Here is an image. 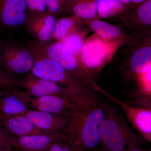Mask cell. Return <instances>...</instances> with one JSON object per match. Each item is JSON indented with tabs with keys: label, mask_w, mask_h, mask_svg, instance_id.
<instances>
[{
	"label": "cell",
	"mask_w": 151,
	"mask_h": 151,
	"mask_svg": "<svg viewBox=\"0 0 151 151\" xmlns=\"http://www.w3.org/2000/svg\"><path fill=\"white\" fill-rule=\"evenodd\" d=\"M103 102L91 85H85L74 97L68 122L60 133L85 151H97L104 115Z\"/></svg>",
	"instance_id": "obj_1"
},
{
	"label": "cell",
	"mask_w": 151,
	"mask_h": 151,
	"mask_svg": "<svg viewBox=\"0 0 151 151\" xmlns=\"http://www.w3.org/2000/svg\"><path fill=\"white\" fill-rule=\"evenodd\" d=\"M103 119L100 127L103 151H127L142 148L145 140L130 128L116 107L103 101Z\"/></svg>",
	"instance_id": "obj_2"
},
{
	"label": "cell",
	"mask_w": 151,
	"mask_h": 151,
	"mask_svg": "<svg viewBox=\"0 0 151 151\" xmlns=\"http://www.w3.org/2000/svg\"><path fill=\"white\" fill-rule=\"evenodd\" d=\"M93 89L116 103L124 111L133 128L146 141L151 142V108L133 105L122 101L111 95L96 83L91 85Z\"/></svg>",
	"instance_id": "obj_3"
},
{
	"label": "cell",
	"mask_w": 151,
	"mask_h": 151,
	"mask_svg": "<svg viewBox=\"0 0 151 151\" xmlns=\"http://www.w3.org/2000/svg\"><path fill=\"white\" fill-rule=\"evenodd\" d=\"M32 75L53 81L70 88L80 90L85 84L61 65L47 57H37L31 70Z\"/></svg>",
	"instance_id": "obj_4"
},
{
	"label": "cell",
	"mask_w": 151,
	"mask_h": 151,
	"mask_svg": "<svg viewBox=\"0 0 151 151\" xmlns=\"http://www.w3.org/2000/svg\"><path fill=\"white\" fill-rule=\"evenodd\" d=\"M45 53V56L61 65L83 84L91 85L94 82L92 76L84 67L79 58L70 53L58 42L47 46Z\"/></svg>",
	"instance_id": "obj_5"
},
{
	"label": "cell",
	"mask_w": 151,
	"mask_h": 151,
	"mask_svg": "<svg viewBox=\"0 0 151 151\" xmlns=\"http://www.w3.org/2000/svg\"><path fill=\"white\" fill-rule=\"evenodd\" d=\"M19 86L23 87L34 97L52 95L73 98L82 89H73L49 80L37 78L32 74L27 76L23 80L19 81Z\"/></svg>",
	"instance_id": "obj_6"
},
{
	"label": "cell",
	"mask_w": 151,
	"mask_h": 151,
	"mask_svg": "<svg viewBox=\"0 0 151 151\" xmlns=\"http://www.w3.org/2000/svg\"><path fill=\"white\" fill-rule=\"evenodd\" d=\"M64 135L58 133H46L11 137L9 144L16 151H45L57 140Z\"/></svg>",
	"instance_id": "obj_7"
},
{
	"label": "cell",
	"mask_w": 151,
	"mask_h": 151,
	"mask_svg": "<svg viewBox=\"0 0 151 151\" xmlns=\"http://www.w3.org/2000/svg\"><path fill=\"white\" fill-rule=\"evenodd\" d=\"M32 96L26 91L6 90L0 95V115H24L30 109Z\"/></svg>",
	"instance_id": "obj_8"
},
{
	"label": "cell",
	"mask_w": 151,
	"mask_h": 151,
	"mask_svg": "<svg viewBox=\"0 0 151 151\" xmlns=\"http://www.w3.org/2000/svg\"><path fill=\"white\" fill-rule=\"evenodd\" d=\"M1 61L8 73L24 74L31 70L35 58L31 53L26 50L9 48L3 53Z\"/></svg>",
	"instance_id": "obj_9"
},
{
	"label": "cell",
	"mask_w": 151,
	"mask_h": 151,
	"mask_svg": "<svg viewBox=\"0 0 151 151\" xmlns=\"http://www.w3.org/2000/svg\"><path fill=\"white\" fill-rule=\"evenodd\" d=\"M74 98L52 95L32 97L30 108L68 117L74 105Z\"/></svg>",
	"instance_id": "obj_10"
},
{
	"label": "cell",
	"mask_w": 151,
	"mask_h": 151,
	"mask_svg": "<svg viewBox=\"0 0 151 151\" xmlns=\"http://www.w3.org/2000/svg\"><path fill=\"white\" fill-rule=\"evenodd\" d=\"M25 116L39 129L46 133H60L67 125L68 116L29 109Z\"/></svg>",
	"instance_id": "obj_11"
},
{
	"label": "cell",
	"mask_w": 151,
	"mask_h": 151,
	"mask_svg": "<svg viewBox=\"0 0 151 151\" xmlns=\"http://www.w3.org/2000/svg\"><path fill=\"white\" fill-rule=\"evenodd\" d=\"M28 10L26 0H0V22L9 27L19 26L25 21Z\"/></svg>",
	"instance_id": "obj_12"
},
{
	"label": "cell",
	"mask_w": 151,
	"mask_h": 151,
	"mask_svg": "<svg viewBox=\"0 0 151 151\" xmlns=\"http://www.w3.org/2000/svg\"><path fill=\"white\" fill-rule=\"evenodd\" d=\"M108 51V46L103 41L91 39L84 43L79 59L92 76L90 70L102 65Z\"/></svg>",
	"instance_id": "obj_13"
},
{
	"label": "cell",
	"mask_w": 151,
	"mask_h": 151,
	"mask_svg": "<svg viewBox=\"0 0 151 151\" xmlns=\"http://www.w3.org/2000/svg\"><path fill=\"white\" fill-rule=\"evenodd\" d=\"M0 124L10 137H21L46 133L39 129L24 115H0Z\"/></svg>",
	"instance_id": "obj_14"
},
{
	"label": "cell",
	"mask_w": 151,
	"mask_h": 151,
	"mask_svg": "<svg viewBox=\"0 0 151 151\" xmlns=\"http://www.w3.org/2000/svg\"><path fill=\"white\" fill-rule=\"evenodd\" d=\"M86 22L98 36L106 41L120 43L127 37L119 27L104 21L97 19L86 21Z\"/></svg>",
	"instance_id": "obj_15"
},
{
	"label": "cell",
	"mask_w": 151,
	"mask_h": 151,
	"mask_svg": "<svg viewBox=\"0 0 151 151\" xmlns=\"http://www.w3.org/2000/svg\"><path fill=\"white\" fill-rule=\"evenodd\" d=\"M56 22L54 15L47 12L38 14L33 21L32 28L40 40L45 42L51 39Z\"/></svg>",
	"instance_id": "obj_16"
},
{
	"label": "cell",
	"mask_w": 151,
	"mask_h": 151,
	"mask_svg": "<svg viewBox=\"0 0 151 151\" xmlns=\"http://www.w3.org/2000/svg\"><path fill=\"white\" fill-rule=\"evenodd\" d=\"M130 65L136 76L151 70V47H142L137 50L132 55Z\"/></svg>",
	"instance_id": "obj_17"
},
{
	"label": "cell",
	"mask_w": 151,
	"mask_h": 151,
	"mask_svg": "<svg viewBox=\"0 0 151 151\" xmlns=\"http://www.w3.org/2000/svg\"><path fill=\"white\" fill-rule=\"evenodd\" d=\"M98 17L108 18L124 14L126 16L133 6L127 5L118 0H97Z\"/></svg>",
	"instance_id": "obj_18"
},
{
	"label": "cell",
	"mask_w": 151,
	"mask_h": 151,
	"mask_svg": "<svg viewBox=\"0 0 151 151\" xmlns=\"http://www.w3.org/2000/svg\"><path fill=\"white\" fill-rule=\"evenodd\" d=\"M70 10L78 20L89 21L99 17L97 0H79Z\"/></svg>",
	"instance_id": "obj_19"
},
{
	"label": "cell",
	"mask_w": 151,
	"mask_h": 151,
	"mask_svg": "<svg viewBox=\"0 0 151 151\" xmlns=\"http://www.w3.org/2000/svg\"><path fill=\"white\" fill-rule=\"evenodd\" d=\"M126 17H131L134 21L140 22L146 26L151 25V0H147L133 6L128 12Z\"/></svg>",
	"instance_id": "obj_20"
},
{
	"label": "cell",
	"mask_w": 151,
	"mask_h": 151,
	"mask_svg": "<svg viewBox=\"0 0 151 151\" xmlns=\"http://www.w3.org/2000/svg\"><path fill=\"white\" fill-rule=\"evenodd\" d=\"M76 19L73 17H63L57 21L52 37L59 41L71 33L76 32Z\"/></svg>",
	"instance_id": "obj_21"
},
{
	"label": "cell",
	"mask_w": 151,
	"mask_h": 151,
	"mask_svg": "<svg viewBox=\"0 0 151 151\" xmlns=\"http://www.w3.org/2000/svg\"><path fill=\"white\" fill-rule=\"evenodd\" d=\"M58 42L70 53L79 58L84 44V37L81 34L77 32H72Z\"/></svg>",
	"instance_id": "obj_22"
},
{
	"label": "cell",
	"mask_w": 151,
	"mask_h": 151,
	"mask_svg": "<svg viewBox=\"0 0 151 151\" xmlns=\"http://www.w3.org/2000/svg\"><path fill=\"white\" fill-rule=\"evenodd\" d=\"M151 70L136 76L138 80V89L134 95L143 98H151Z\"/></svg>",
	"instance_id": "obj_23"
},
{
	"label": "cell",
	"mask_w": 151,
	"mask_h": 151,
	"mask_svg": "<svg viewBox=\"0 0 151 151\" xmlns=\"http://www.w3.org/2000/svg\"><path fill=\"white\" fill-rule=\"evenodd\" d=\"M45 151H85L65 136L52 143Z\"/></svg>",
	"instance_id": "obj_24"
},
{
	"label": "cell",
	"mask_w": 151,
	"mask_h": 151,
	"mask_svg": "<svg viewBox=\"0 0 151 151\" xmlns=\"http://www.w3.org/2000/svg\"><path fill=\"white\" fill-rule=\"evenodd\" d=\"M19 86V81H18L6 71L0 69V89L6 91L15 89Z\"/></svg>",
	"instance_id": "obj_25"
},
{
	"label": "cell",
	"mask_w": 151,
	"mask_h": 151,
	"mask_svg": "<svg viewBox=\"0 0 151 151\" xmlns=\"http://www.w3.org/2000/svg\"><path fill=\"white\" fill-rule=\"evenodd\" d=\"M28 10L38 14L47 12L46 0H26Z\"/></svg>",
	"instance_id": "obj_26"
},
{
	"label": "cell",
	"mask_w": 151,
	"mask_h": 151,
	"mask_svg": "<svg viewBox=\"0 0 151 151\" xmlns=\"http://www.w3.org/2000/svg\"><path fill=\"white\" fill-rule=\"evenodd\" d=\"M46 4L47 12L55 16L63 10L64 0H46Z\"/></svg>",
	"instance_id": "obj_27"
},
{
	"label": "cell",
	"mask_w": 151,
	"mask_h": 151,
	"mask_svg": "<svg viewBox=\"0 0 151 151\" xmlns=\"http://www.w3.org/2000/svg\"><path fill=\"white\" fill-rule=\"evenodd\" d=\"M10 136L0 124V141L8 142Z\"/></svg>",
	"instance_id": "obj_28"
},
{
	"label": "cell",
	"mask_w": 151,
	"mask_h": 151,
	"mask_svg": "<svg viewBox=\"0 0 151 151\" xmlns=\"http://www.w3.org/2000/svg\"><path fill=\"white\" fill-rule=\"evenodd\" d=\"M118 1L127 5L133 6L137 5L144 2L147 0H118Z\"/></svg>",
	"instance_id": "obj_29"
},
{
	"label": "cell",
	"mask_w": 151,
	"mask_h": 151,
	"mask_svg": "<svg viewBox=\"0 0 151 151\" xmlns=\"http://www.w3.org/2000/svg\"><path fill=\"white\" fill-rule=\"evenodd\" d=\"M0 151H14L8 142L0 141Z\"/></svg>",
	"instance_id": "obj_30"
},
{
	"label": "cell",
	"mask_w": 151,
	"mask_h": 151,
	"mask_svg": "<svg viewBox=\"0 0 151 151\" xmlns=\"http://www.w3.org/2000/svg\"><path fill=\"white\" fill-rule=\"evenodd\" d=\"M79 0H64L63 10H70L72 6Z\"/></svg>",
	"instance_id": "obj_31"
},
{
	"label": "cell",
	"mask_w": 151,
	"mask_h": 151,
	"mask_svg": "<svg viewBox=\"0 0 151 151\" xmlns=\"http://www.w3.org/2000/svg\"><path fill=\"white\" fill-rule=\"evenodd\" d=\"M127 151H151L150 149L149 150H145L142 148H139L132 149V150H129Z\"/></svg>",
	"instance_id": "obj_32"
},
{
	"label": "cell",
	"mask_w": 151,
	"mask_h": 151,
	"mask_svg": "<svg viewBox=\"0 0 151 151\" xmlns=\"http://www.w3.org/2000/svg\"><path fill=\"white\" fill-rule=\"evenodd\" d=\"M4 91H3V90H1V89H0V95H1L2 93H3V92H4Z\"/></svg>",
	"instance_id": "obj_33"
}]
</instances>
